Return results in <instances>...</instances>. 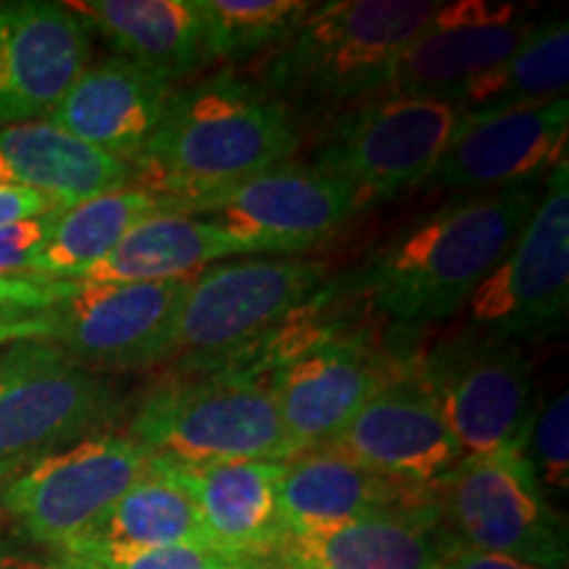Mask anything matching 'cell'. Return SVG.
Here are the masks:
<instances>
[{
  "mask_svg": "<svg viewBox=\"0 0 569 569\" xmlns=\"http://www.w3.org/2000/svg\"><path fill=\"white\" fill-rule=\"evenodd\" d=\"M298 146L290 106L259 82L219 71L174 92L132 180L161 206L193 201L290 163Z\"/></svg>",
  "mask_w": 569,
  "mask_h": 569,
  "instance_id": "1",
  "label": "cell"
},
{
  "mask_svg": "<svg viewBox=\"0 0 569 569\" xmlns=\"http://www.w3.org/2000/svg\"><path fill=\"white\" fill-rule=\"evenodd\" d=\"M538 190L469 193L398 230L356 277L377 315L422 327L457 315L528 227Z\"/></svg>",
  "mask_w": 569,
  "mask_h": 569,
  "instance_id": "2",
  "label": "cell"
},
{
  "mask_svg": "<svg viewBox=\"0 0 569 569\" xmlns=\"http://www.w3.org/2000/svg\"><path fill=\"white\" fill-rule=\"evenodd\" d=\"M127 438L151 459L184 467L298 457L259 365H222L156 382L140 398Z\"/></svg>",
  "mask_w": 569,
  "mask_h": 569,
  "instance_id": "3",
  "label": "cell"
},
{
  "mask_svg": "<svg viewBox=\"0 0 569 569\" xmlns=\"http://www.w3.org/2000/svg\"><path fill=\"white\" fill-rule=\"evenodd\" d=\"M438 0L315 3L267 61L261 88L284 106L353 109L380 90L398 53L427 30Z\"/></svg>",
  "mask_w": 569,
  "mask_h": 569,
  "instance_id": "4",
  "label": "cell"
},
{
  "mask_svg": "<svg viewBox=\"0 0 569 569\" xmlns=\"http://www.w3.org/2000/svg\"><path fill=\"white\" fill-rule=\"evenodd\" d=\"M325 261L296 256H261L196 274L174 325L169 359L184 372L222 367L240 359L251 346L272 338L284 319L301 317L327 290Z\"/></svg>",
  "mask_w": 569,
  "mask_h": 569,
  "instance_id": "5",
  "label": "cell"
},
{
  "mask_svg": "<svg viewBox=\"0 0 569 569\" xmlns=\"http://www.w3.org/2000/svg\"><path fill=\"white\" fill-rule=\"evenodd\" d=\"M465 457L528 451L538 415L532 365L517 343L465 330L407 361Z\"/></svg>",
  "mask_w": 569,
  "mask_h": 569,
  "instance_id": "6",
  "label": "cell"
},
{
  "mask_svg": "<svg viewBox=\"0 0 569 569\" xmlns=\"http://www.w3.org/2000/svg\"><path fill=\"white\" fill-rule=\"evenodd\" d=\"M267 340V356L256 365L264 369L269 396L298 453L330 443L401 369V361L377 351L365 336L336 327L274 332Z\"/></svg>",
  "mask_w": 569,
  "mask_h": 569,
  "instance_id": "7",
  "label": "cell"
},
{
  "mask_svg": "<svg viewBox=\"0 0 569 569\" xmlns=\"http://www.w3.org/2000/svg\"><path fill=\"white\" fill-rule=\"evenodd\" d=\"M459 122L461 111L440 98H369L325 134L311 167L348 184L367 209L425 184Z\"/></svg>",
  "mask_w": 569,
  "mask_h": 569,
  "instance_id": "8",
  "label": "cell"
},
{
  "mask_svg": "<svg viewBox=\"0 0 569 569\" xmlns=\"http://www.w3.org/2000/svg\"><path fill=\"white\" fill-rule=\"evenodd\" d=\"M469 327L519 343L565 330L569 315V161L549 172L528 227L467 301Z\"/></svg>",
  "mask_w": 569,
  "mask_h": 569,
  "instance_id": "9",
  "label": "cell"
},
{
  "mask_svg": "<svg viewBox=\"0 0 569 569\" xmlns=\"http://www.w3.org/2000/svg\"><path fill=\"white\" fill-rule=\"evenodd\" d=\"M438 493L459 543L540 569L567 567V525L546 498L528 451L461 457Z\"/></svg>",
  "mask_w": 569,
  "mask_h": 569,
  "instance_id": "10",
  "label": "cell"
},
{
  "mask_svg": "<svg viewBox=\"0 0 569 569\" xmlns=\"http://www.w3.org/2000/svg\"><path fill=\"white\" fill-rule=\"evenodd\" d=\"M148 461L127 436H90L0 486V507L27 538L59 551L146 478Z\"/></svg>",
  "mask_w": 569,
  "mask_h": 569,
  "instance_id": "11",
  "label": "cell"
},
{
  "mask_svg": "<svg viewBox=\"0 0 569 569\" xmlns=\"http://www.w3.org/2000/svg\"><path fill=\"white\" fill-rule=\"evenodd\" d=\"M161 211L222 224L248 256H288L332 240L361 209L351 188L332 174L311 163H282L217 193L161 206Z\"/></svg>",
  "mask_w": 569,
  "mask_h": 569,
  "instance_id": "12",
  "label": "cell"
},
{
  "mask_svg": "<svg viewBox=\"0 0 569 569\" xmlns=\"http://www.w3.org/2000/svg\"><path fill=\"white\" fill-rule=\"evenodd\" d=\"M196 274L161 282L71 280L53 309L48 340L88 369H146L167 361Z\"/></svg>",
  "mask_w": 569,
  "mask_h": 569,
  "instance_id": "13",
  "label": "cell"
},
{
  "mask_svg": "<svg viewBox=\"0 0 569 569\" xmlns=\"http://www.w3.org/2000/svg\"><path fill=\"white\" fill-rule=\"evenodd\" d=\"M113 411L117 396L109 382L56 346L34 340L27 367L0 390V486L90 438Z\"/></svg>",
  "mask_w": 569,
  "mask_h": 569,
  "instance_id": "14",
  "label": "cell"
},
{
  "mask_svg": "<svg viewBox=\"0 0 569 569\" xmlns=\"http://www.w3.org/2000/svg\"><path fill=\"white\" fill-rule=\"evenodd\" d=\"M567 96L522 109L461 113L459 130L425 188L465 196L525 188L567 159Z\"/></svg>",
  "mask_w": 569,
  "mask_h": 569,
  "instance_id": "15",
  "label": "cell"
},
{
  "mask_svg": "<svg viewBox=\"0 0 569 569\" xmlns=\"http://www.w3.org/2000/svg\"><path fill=\"white\" fill-rule=\"evenodd\" d=\"M515 3L453 0L411 40L372 98H440L509 59L532 32Z\"/></svg>",
  "mask_w": 569,
  "mask_h": 569,
  "instance_id": "16",
  "label": "cell"
},
{
  "mask_svg": "<svg viewBox=\"0 0 569 569\" xmlns=\"http://www.w3.org/2000/svg\"><path fill=\"white\" fill-rule=\"evenodd\" d=\"M327 446L386 478L430 493H438L440 482L465 457L407 361Z\"/></svg>",
  "mask_w": 569,
  "mask_h": 569,
  "instance_id": "17",
  "label": "cell"
},
{
  "mask_svg": "<svg viewBox=\"0 0 569 569\" xmlns=\"http://www.w3.org/2000/svg\"><path fill=\"white\" fill-rule=\"evenodd\" d=\"M88 61V27L67 3H0V127L51 113Z\"/></svg>",
  "mask_w": 569,
  "mask_h": 569,
  "instance_id": "18",
  "label": "cell"
},
{
  "mask_svg": "<svg viewBox=\"0 0 569 569\" xmlns=\"http://www.w3.org/2000/svg\"><path fill=\"white\" fill-rule=\"evenodd\" d=\"M151 467L193 498L217 557L248 567V561L277 553L288 538L277 501L284 461L184 467L151 459Z\"/></svg>",
  "mask_w": 569,
  "mask_h": 569,
  "instance_id": "19",
  "label": "cell"
},
{
  "mask_svg": "<svg viewBox=\"0 0 569 569\" xmlns=\"http://www.w3.org/2000/svg\"><path fill=\"white\" fill-rule=\"evenodd\" d=\"M174 92V82L159 71L109 56L82 71L48 122L132 167L159 130Z\"/></svg>",
  "mask_w": 569,
  "mask_h": 569,
  "instance_id": "20",
  "label": "cell"
},
{
  "mask_svg": "<svg viewBox=\"0 0 569 569\" xmlns=\"http://www.w3.org/2000/svg\"><path fill=\"white\" fill-rule=\"evenodd\" d=\"M284 536L340 528L382 511L436 503V493L375 472L330 446L309 448L290 461L277 490Z\"/></svg>",
  "mask_w": 569,
  "mask_h": 569,
  "instance_id": "21",
  "label": "cell"
},
{
  "mask_svg": "<svg viewBox=\"0 0 569 569\" xmlns=\"http://www.w3.org/2000/svg\"><path fill=\"white\" fill-rule=\"evenodd\" d=\"M440 503L382 511L340 528L288 536L277 549L284 569H438L453 540Z\"/></svg>",
  "mask_w": 569,
  "mask_h": 569,
  "instance_id": "22",
  "label": "cell"
},
{
  "mask_svg": "<svg viewBox=\"0 0 569 569\" xmlns=\"http://www.w3.org/2000/svg\"><path fill=\"white\" fill-rule=\"evenodd\" d=\"M132 167L98 151L48 119L0 127V184H17L69 209L130 188Z\"/></svg>",
  "mask_w": 569,
  "mask_h": 569,
  "instance_id": "23",
  "label": "cell"
},
{
  "mask_svg": "<svg viewBox=\"0 0 569 569\" xmlns=\"http://www.w3.org/2000/svg\"><path fill=\"white\" fill-rule=\"evenodd\" d=\"M71 13L117 48V56L159 71L169 82L211 63L196 0H71Z\"/></svg>",
  "mask_w": 569,
  "mask_h": 569,
  "instance_id": "24",
  "label": "cell"
},
{
  "mask_svg": "<svg viewBox=\"0 0 569 569\" xmlns=\"http://www.w3.org/2000/svg\"><path fill=\"white\" fill-rule=\"evenodd\" d=\"M248 256L246 246L222 224L188 213H153L142 219L74 280L82 282H161L203 272L211 261Z\"/></svg>",
  "mask_w": 569,
  "mask_h": 569,
  "instance_id": "25",
  "label": "cell"
},
{
  "mask_svg": "<svg viewBox=\"0 0 569 569\" xmlns=\"http://www.w3.org/2000/svg\"><path fill=\"white\" fill-rule=\"evenodd\" d=\"M74 543L106 546V549H184L211 551L201 511L184 490L156 472L148 461V475L127 490L106 515Z\"/></svg>",
  "mask_w": 569,
  "mask_h": 569,
  "instance_id": "26",
  "label": "cell"
},
{
  "mask_svg": "<svg viewBox=\"0 0 569 569\" xmlns=\"http://www.w3.org/2000/svg\"><path fill=\"white\" fill-rule=\"evenodd\" d=\"M569 84V24H536L509 59L482 71L446 98L461 113H493L565 98Z\"/></svg>",
  "mask_w": 569,
  "mask_h": 569,
  "instance_id": "27",
  "label": "cell"
},
{
  "mask_svg": "<svg viewBox=\"0 0 569 569\" xmlns=\"http://www.w3.org/2000/svg\"><path fill=\"white\" fill-rule=\"evenodd\" d=\"M153 213H161V201L138 184L69 206L56 219L51 238L32 259L30 272L74 280Z\"/></svg>",
  "mask_w": 569,
  "mask_h": 569,
  "instance_id": "28",
  "label": "cell"
},
{
  "mask_svg": "<svg viewBox=\"0 0 569 569\" xmlns=\"http://www.w3.org/2000/svg\"><path fill=\"white\" fill-rule=\"evenodd\" d=\"M211 61H246L280 48L315 3L303 0H196Z\"/></svg>",
  "mask_w": 569,
  "mask_h": 569,
  "instance_id": "29",
  "label": "cell"
},
{
  "mask_svg": "<svg viewBox=\"0 0 569 569\" xmlns=\"http://www.w3.org/2000/svg\"><path fill=\"white\" fill-rule=\"evenodd\" d=\"M69 284L34 272L0 274V346L51 338L53 309Z\"/></svg>",
  "mask_w": 569,
  "mask_h": 569,
  "instance_id": "30",
  "label": "cell"
},
{
  "mask_svg": "<svg viewBox=\"0 0 569 569\" xmlns=\"http://www.w3.org/2000/svg\"><path fill=\"white\" fill-rule=\"evenodd\" d=\"M61 569H238L211 551L184 549H106L92 543H69L56 551Z\"/></svg>",
  "mask_w": 569,
  "mask_h": 569,
  "instance_id": "31",
  "label": "cell"
},
{
  "mask_svg": "<svg viewBox=\"0 0 569 569\" xmlns=\"http://www.w3.org/2000/svg\"><path fill=\"white\" fill-rule=\"evenodd\" d=\"M528 446L532 448V467L540 486L553 493H567L569 486V396L561 390L538 407Z\"/></svg>",
  "mask_w": 569,
  "mask_h": 569,
  "instance_id": "32",
  "label": "cell"
},
{
  "mask_svg": "<svg viewBox=\"0 0 569 569\" xmlns=\"http://www.w3.org/2000/svg\"><path fill=\"white\" fill-rule=\"evenodd\" d=\"M61 211L63 209H56L46 217L30 219V222L0 227V274L30 272L32 259L46 246V240L51 238Z\"/></svg>",
  "mask_w": 569,
  "mask_h": 569,
  "instance_id": "33",
  "label": "cell"
},
{
  "mask_svg": "<svg viewBox=\"0 0 569 569\" xmlns=\"http://www.w3.org/2000/svg\"><path fill=\"white\" fill-rule=\"evenodd\" d=\"M56 209H63L53 198L17 184H0V227L30 222V219L46 217Z\"/></svg>",
  "mask_w": 569,
  "mask_h": 569,
  "instance_id": "34",
  "label": "cell"
},
{
  "mask_svg": "<svg viewBox=\"0 0 569 569\" xmlns=\"http://www.w3.org/2000/svg\"><path fill=\"white\" fill-rule=\"evenodd\" d=\"M438 569H540L532 565H525V561L501 557V553H488L469 549V546L453 540L451 549L446 551L443 561H440Z\"/></svg>",
  "mask_w": 569,
  "mask_h": 569,
  "instance_id": "35",
  "label": "cell"
},
{
  "mask_svg": "<svg viewBox=\"0 0 569 569\" xmlns=\"http://www.w3.org/2000/svg\"><path fill=\"white\" fill-rule=\"evenodd\" d=\"M32 343H19L17 348H11L3 359H0V390L9 388L11 382L19 377L21 369L27 367V361H30V356H32Z\"/></svg>",
  "mask_w": 569,
  "mask_h": 569,
  "instance_id": "36",
  "label": "cell"
},
{
  "mask_svg": "<svg viewBox=\"0 0 569 569\" xmlns=\"http://www.w3.org/2000/svg\"><path fill=\"white\" fill-rule=\"evenodd\" d=\"M238 569H251V567H246V565H240V567H238Z\"/></svg>",
  "mask_w": 569,
  "mask_h": 569,
  "instance_id": "37",
  "label": "cell"
},
{
  "mask_svg": "<svg viewBox=\"0 0 569 569\" xmlns=\"http://www.w3.org/2000/svg\"><path fill=\"white\" fill-rule=\"evenodd\" d=\"M32 569H34V567H32Z\"/></svg>",
  "mask_w": 569,
  "mask_h": 569,
  "instance_id": "38",
  "label": "cell"
}]
</instances>
